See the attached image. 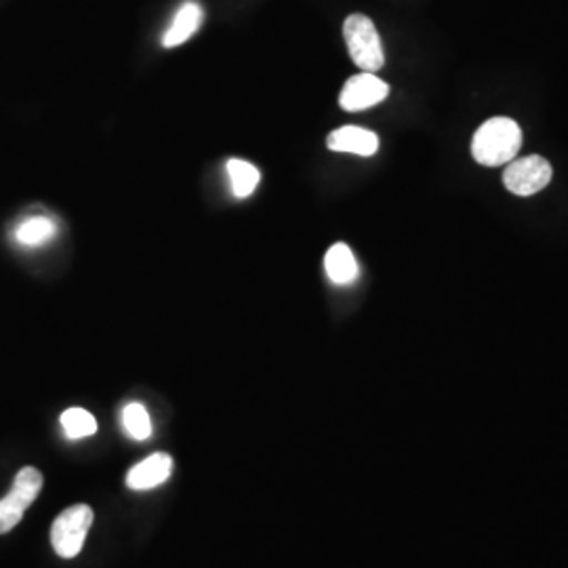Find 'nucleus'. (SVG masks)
<instances>
[{"label":"nucleus","instance_id":"ddd939ff","mask_svg":"<svg viewBox=\"0 0 568 568\" xmlns=\"http://www.w3.org/2000/svg\"><path fill=\"white\" fill-rule=\"evenodd\" d=\"M61 427L70 440H81V438H89L98 432V422L84 408H68L61 415Z\"/></svg>","mask_w":568,"mask_h":568},{"label":"nucleus","instance_id":"20e7f679","mask_svg":"<svg viewBox=\"0 0 568 568\" xmlns=\"http://www.w3.org/2000/svg\"><path fill=\"white\" fill-rule=\"evenodd\" d=\"M93 525V509L84 504L61 511L51 527V544L60 558H77Z\"/></svg>","mask_w":568,"mask_h":568},{"label":"nucleus","instance_id":"423d86ee","mask_svg":"<svg viewBox=\"0 0 568 568\" xmlns=\"http://www.w3.org/2000/svg\"><path fill=\"white\" fill-rule=\"evenodd\" d=\"M389 87L379 77L371 72H361L345 82L339 95V105L347 112H361L384 102Z\"/></svg>","mask_w":568,"mask_h":568},{"label":"nucleus","instance_id":"9b49d317","mask_svg":"<svg viewBox=\"0 0 568 568\" xmlns=\"http://www.w3.org/2000/svg\"><path fill=\"white\" fill-rule=\"evenodd\" d=\"M227 175H230V182H232V192L236 199H246L255 192V187L260 185V171L255 164L246 163L241 159H232L227 161Z\"/></svg>","mask_w":568,"mask_h":568},{"label":"nucleus","instance_id":"f03ea898","mask_svg":"<svg viewBox=\"0 0 568 568\" xmlns=\"http://www.w3.org/2000/svg\"><path fill=\"white\" fill-rule=\"evenodd\" d=\"M344 39L349 58L363 72H379L386 63L384 44L371 18L354 13L344 23Z\"/></svg>","mask_w":568,"mask_h":568},{"label":"nucleus","instance_id":"9d476101","mask_svg":"<svg viewBox=\"0 0 568 568\" xmlns=\"http://www.w3.org/2000/svg\"><path fill=\"white\" fill-rule=\"evenodd\" d=\"M325 270L331 283L352 284L358 278V264L352 248L344 243L333 244L325 255Z\"/></svg>","mask_w":568,"mask_h":568},{"label":"nucleus","instance_id":"f257e3e1","mask_svg":"<svg viewBox=\"0 0 568 568\" xmlns=\"http://www.w3.org/2000/svg\"><path fill=\"white\" fill-rule=\"evenodd\" d=\"M523 148V131L518 122L511 119H490L485 122L474 140H471V156L476 163L485 166H501L508 164L518 156Z\"/></svg>","mask_w":568,"mask_h":568},{"label":"nucleus","instance_id":"0eeeda50","mask_svg":"<svg viewBox=\"0 0 568 568\" xmlns=\"http://www.w3.org/2000/svg\"><path fill=\"white\" fill-rule=\"evenodd\" d=\"M171 474H173L171 455L154 453L138 466L131 467V471L126 474V487L131 490H150V488L161 487L164 480H169Z\"/></svg>","mask_w":568,"mask_h":568},{"label":"nucleus","instance_id":"1a4fd4ad","mask_svg":"<svg viewBox=\"0 0 568 568\" xmlns=\"http://www.w3.org/2000/svg\"><path fill=\"white\" fill-rule=\"evenodd\" d=\"M203 20V7H201L199 2H194V0L183 2L182 7H180V11L175 13V18L171 21L169 30L164 32V47H166V49H173V47L183 44L187 39H192V37L199 32Z\"/></svg>","mask_w":568,"mask_h":568},{"label":"nucleus","instance_id":"7ed1b4c3","mask_svg":"<svg viewBox=\"0 0 568 568\" xmlns=\"http://www.w3.org/2000/svg\"><path fill=\"white\" fill-rule=\"evenodd\" d=\"M42 490V474L37 467H21L13 480V488L0 499V535L13 530L21 523L26 509L30 508Z\"/></svg>","mask_w":568,"mask_h":568},{"label":"nucleus","instance_id":"f8f14e48","mask_svg":"<svg viewBox=\"0 0 568 568\" xmlns=\"http://www.w3.org/2000/svg\"><path fill=\"white\" fill-rule=\"evenodd\" d=\"M55 232H58V225L53 220H49L44 215H37V217L26 220L16 230V239L23 246H41V244L49 243L55 236Z\"/></svg>","mask_w":568,"mask_h":568},{"label":"nucleus","instance_id":"6e6552de","mask_svg":"<svg viewBox=\"0 0 568 568\" xmlns=\"http://www.w3.org/2000/svg\"><path fill=\"white\" fill-rule=\"evenodd\" d=\"M328 150L333 152H345V154H356V156H373L379 150V138L363 129V126H339L337 131H333L326 140Z\"/></svg>","mask_w":568,"mask_h":568},{"label":"nucleus","instance_id":"39448f33","mask_svg":"<svg viewBox=\"0 0 568 568\" xmlns=\"http://www.w3.org/2000/svg\"><path fill=\"white\" fill-rule=\"evenodd\" d=\"M551 164L544 156L514 159L504 173V183L516 196H532L551 182Z\"/></svg>","mask_w":568,"mask_h":568},{"label":"nucleus","instance_id":"4468645a","mask_svg":"<svg viewBox=\"0 0 568 568\" xmlns=\"http://www.w3.org/2000/svg\"><path fill=\"white\" fill-rule=\"evenodd\" d=\"M122 427L133 440H148L152 434V422H150L148 408L140 403L124 406L122 408Z\"/></svg>","mask_w":568,"mask_h":568}]
</instances>
